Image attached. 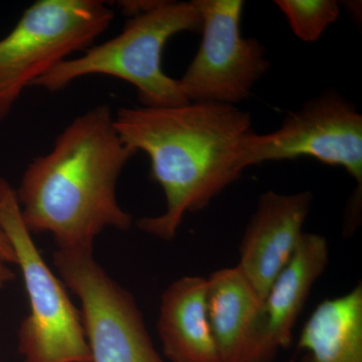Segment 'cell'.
I'll use <instances>...</instances> for the list:
<instances>
[{"instance_id": "cell-1", "label": "cell", "mask_w": 362, "mask_h": 362, "mask_svg": "<svg viewBox=\"0 0 362 362\" xmlns=\"http://www.w3.org/2000/svg\"><path fill=\"white\" fill-rule=\"evenodd\" d=\"M114 125L128 147L149 157L150 177L163 190L166 207L136 225L163 240L175 239L187 214L206 209L242 177L243 144L252 132L247 112L214 103L124 107Z\"/></svg>"}, {"instance_id": "cell-2", "label": "cell", "mask_w": 362, "mask_h": 362, "mask_svg": "<svg viewBox=\"0 0 362 362\" xmlns=\"http://www.w3.org/2000/svg\"><path fill=\"white\" fill-rule=\"evenodd\" d=\"M136 154L107 105L74 119L51 151L28 164L16 189L26 228L51 233L61 250L93 247L106 228L129 230L132 216L119 204L117 183Z\"/></svg>"}, {"instance_id": "cell-3", "label": "cell", "mask_w": 362, "mask_h": 362, "mask_svg": "<svg viewBox=\"0 0 362 362\" xmlns=\"http://www.w3.org/2000/svg\"><path fill=\"white\" fill-rule=\"evenodd\" d=\"M202 18L194 1H157L148 11L132 16L122 33L83 56L66 59L32 86L54 93L74 81L92 75L111 76L134 86L143 107L168 108L189 103L177 80L162 69L168 40L185 32L202 33Z\"/></svg>"}, {"instance_id": "cell-4", "label": "cell", "mask_w": 362, "mask_h": 362, "mask_svg": "<svg viewBox=\"0 0 362 362\" xmlns=\"http://www.w3.org/2000/svg\"><path fill=\"white\" fill-rule=\"evenodd\" d=\"M0 230L13 247L30 301L18 330L25 362H92L81 311L40 254L21 218L16 189L1 176Z\"/></svg>"}, {"instance_id": "cell-5", "label": "cell", "mask_w": 362, "mask_h": 362, "mask_svg": "<svg viewBox=\"0 0 362 362\" xmlns=\"http://www.w3.org/2000/svg\"><path fill=\"white\" fill-rule=\"evenodd\" d=\"M100 0H39L0 40V121L23 90L70 54L86 51L114 20Z\"/></svg>"}, {"instance_id": "cell-6", "label": "cell", "mask_w": 362, "mask_h": 362, "mask_svg": "<svg viewBox=\"0 0 362 362\" xmlns=\"http://www.w3.org/2000/svg\"><path fill=\"white\" fill-rule=\"evenodd\" d=\"M310 157L344 168L357 185L349 220H358L362 187V115L334 92L309 100L285 117L281 127L267 134L250 133L243 144L240 164L246 170L264 162Z\"/></svg>"}, {"instance_id": "cell-7", "label": "cell", "mask_w": 362, "mask_h": 362, "mask_svg": "<svg viewBox=\"0 0 362 362\" xmlns=\"http://www.w3.org/2000/svg\"><path fill=\"white\" fill-rule=\"evenodd\" d=\"M52 262L80 300L92 362H164L134 298L98 263L93 247L57 249Z\"/></svg>"}, {"instance_id": "cell-8", "label": "cell", "mask_w": 362, "mask_h": 362, "mask_svg": "<svg viewBox=\"0 0 362 362\" xmlns=\"http://www.w3.org/2000/svg\"><path fill=\"white\" fill-rule=\"evenodd\" d=\"M202 18L201 47L177 80L189 103L237 106L270 70L264 45L240 30L242 0H194Z\"/></svg>"}, {"instance_id": "cell-9", "label": "cell", "mask_w": 362, "mask_h": 362, "mask_svg": "<svg viewBox=\"0 0 362 362\" xmlns=\"http://www.w3.org/2000/svg\"><path fill=\"white\" fill-rule=\"evenodd\" d=\"M312 202L313 194L308 190L292 194L268 190L259 197L243 235L235 267L262 301L296 251Z\"/></svg>"}, {"instance_id": "cell-10", "label": "cell", "mask_w": 362, "mask_h": 362, "mask_svg": "<svg viewBox=\"0 0 362 362\" xmlns=\"http://www.w3.org/2000/svg\"><path fill=\"white\" fill-rule=\"evenodd\" d=\"M207 281V314L218 362H271L265 346L263 301L233 268L213 272Z\"/></svg>"}, {"instance_id": "cell-11", "label": "cell", "mask_w": 362, "mask_h": 362, "mask_svg": "<svg viewBox=\"0 0 362 362\" xmlns=\"http://www.w3.org/2000/svg\"><path fill=\"white\" fill-rule=\"evenodd\" d=\"M328 261L327 240L304 233L289 263L271 286L263 301L265 346L271 361L279 350L291 344L295 324Z\"/></svg>"}, {"instance_id": "cell-12", "label": "cell", "mask_w": 362, "mask_h": 362, "mask_svg": "<svg viewBox=\"0 0 362 362\" xmlns=\"http://www.w3.org/2000/svg\"><path fill=\"white\" fill-rule=\"evenodd\" d=\"M206 293V278L185 276L162 294L157 331L171 362H218Z\"/></svg>"}, {"instance_id": "cell-13", "label": "cell", "mask_w": 362, "mask_h": 362, "mask_svg": "<svg viewBox=\"0 0 362 362\" xmlns=\"http://www.w3.org/2000/svg\"><path fill=\"white\" fill-rule=\"evenodd\" d=\"M298 347L302 362H362V286L324 300L309 317Z\"/></svg>"}, {"instance_id": "cell-14", "label": "cell", "mask_w": 362, "mask_h": 362, "mask_svg": "<svg viewBox=\"0 0 362 362\" xmlns=\"http://www.w3.org/2000/svg\"><path fill=\"white\" fill-rule=\"evenodd\" d=\"M293 33L305 42H317L340 16L335 0H277Z\"/></svg>"}, {"instance_id": "cell-15", "label": "cell", "mask_w": 362, "mask_h": 362, "mask_svg": "<svg viewBox=\"0 0 362 362\" xmlns=\"http://www.w3.org/2000/svg\"><path fill=\"white\" fill-rule=\"evenodd\" d=\"M0 263L16 264V254L4 233L0 230Z\"/></svg>"}, {"instance_id": "cell-16", "label": "cell", "mask_w": 362, "mask_h": 362, "mask_svg": "<svg viewBox=\"0 0 362 362\" xmlns=\"http://www.w3.org/2000/svg\"><path fill=\"white\" fill-rule=\"evenodd\" d=\"M14 278H16V274L7 266V264L0 263V289L13 281Z\"/></svg>"}]
</instances>
